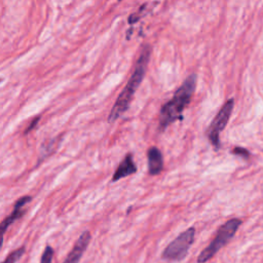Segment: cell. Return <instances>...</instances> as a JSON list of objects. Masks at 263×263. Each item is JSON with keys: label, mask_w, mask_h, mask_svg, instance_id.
Here are the masks:
<instances>
[{"label": "cell", "mask_w": 263, "mask_h": 263, "mask_svg": "<svg viewBox=\"0 0 263 263\" xmlns=\"http://www.w3.org/2000/svg\"><path fill=\"white\" fill-rule=\"evenodd\" d=\"M137 173V165L134 162L133 154L127 153L121 162L118 164L117 168L115 170L113 177H112V182H116L120 179H123L125 177H128L130 175H134Z\"/></svg>", "instance_id": "obj_9"}, {"label": "cell", "mask_w": 263, "mask_h": 263, "mask_svg": "<svg viewBox=\"0 0 263 263\" xmlns=\"http://www.w3.org/2000/svg\"><path fill=\"white\" fill-rule=\"evenodd\" d=\"M118 1H121V0H118Z\"/></svg>", "instance_id": "obj_14"}, {"label": "cell", "mask_w": 263, "mask_h": 263, "mask_svg": "<svg viewBox=\"0 0 263 263\" xmlns=\"http://www.w3.org/2000/svg\"><path fill=\"white\" fill-rule=\"evenodd\" d=\"M240 225L241 220L238 218H231L226 221L218 229L216 236L209 243V246L199 253L197 257V263H206L208 261H210L235 235Z\"/></svg>", "instance_id": "obj_3"}, {"label": "cell", "mask_w": 263, "mask_h": 263, "mask_svg": "<svg viewBox=\"0 0 263 263\" xmlns=\"http://www.w3.org/2000/svg\"><path fill=\"white\" fill-rule=\"evenodd\" d=\"M37 121H38V118H36V119H35V120H34V122H32V123H31V124H30V126H29V128H28V129H27V130H26V133H28V132H30V130H31V129H32V128H33V127H34V126H35V124H36V123H37Z\"/></svg>", "instance_id": "obj_13"}, {"label": "cell", "mask_w": 263, "mask_h": 263, "mask_svg": "<svg viewBox=\"0 0 263 263\" xmlns=\"http://www.w3.org/2000/svg\"><path fill=\"white\" fill-rule=\"evenodd\" d=\"M196 74H190L175 91L173 98L161 107L158 118L159 132L165 130L168 125L177 120H183V112L192 99L196 87Z\"/></svg>", "instance_id": "obj_1"}, {"label": "cell", "mask_w": 263, "mask_h": 263, "mask_svg": "<svg viewBox=\"0 0 263 263\" xmlns=\"http://www.w3.org/2000/svg\"><path fill=\"white\" fill-rule=\"evenodd\" d=\"M195 228L189 227L172 240L161 254V258L165 261L178 262L185 259L190 247L194 241Z\"/></svg>", "instance_id": "obj_4"}, {"label": "cell", "mask_w": 263, "mask_h": 263, "mask_svg": "<svg viewBox=\"0 0 263 263\" xmlns=\"http://www.w3.org/2000/svg\"><path fill=\"white\" fill-rule=\"evenodd\" d=\"M31 200V196H23L20 199L16 200L13 211L11 212V214L9 216H7L1 223H0V250L2 248L3 245V239H4V234L7 230V228L15 221L17 220L23 214H24V210L23 206L28 203Z\"/></svg>", "instance_id": "obj_6"}, {"label": "cell", "mask_w": 263, "mask_h": 263, "mask_svg": "<svg viewBox=\"0 0 263 263\" xmlns=\"http://www.w3.org/2000/svg\"><path fill=\"white\" fill-rule=\"evenodd\" d=\"M52 258H53V250L50 246H46L41 256L40 263H52Z\"/></svg>", "instance_id": "obj_11"}, {"label": "cell", "mask_w": 263, "mask_h": 263, "mask_svg": "<svg viewBox=\"0 0 263 263\" xmlns=\"http://www.w3.org/2000/svg\"><path fill=\"white\" fill-rule=\"evenodd\" d=\"M24 253H25V248L24 247H22L20 249H16L13 252H11L5 258V260L3 262H1V263H16L20 260V258L24 255Z\"/></svg>", "instance_id": "obj_10"}, {"label": "cell", "mask_w": 263, "mask_h": 263, "mask_svg": "<svg viewBox=\"0 0 263 263\" xmlns=\"http://www.w3.org/2000/svg\"><path fill=\"white\" fill-rule=\"evenodd\" d=\"M148 172L150 176H157L163 168V156L156 146H151L147 151Z\"/></svg>", "instance_id": "obj_8"}, {"label": "cell", "mask_w": 263, "mask_h": 263, "mask_svg": "<svg viewBox=\"0 0 263 263\" xmlns=\"http://www.w3.org/2000/svg\"><path fill=\"white\" fill-rule=\"evenodd\" d=\"M233 107H234V100L233 99L227 100L209 125L206 136L209 141L211 142V144L214 146L216 150L220 148V134L226 127L229 121V118L231 116Z\"/></svg>", "instance_id": "obj_5"}, {"label": "cell", "mask_w": 263, "mask_h": 263, "mask_svg": "<svg viewBox=\"0 0 263 263\" xmlns=\"http://www.w3.org/2000/svg\"><path fill=\"white\" fill-rule=\"evenodd\" d=\"M231 153L234 154V155H236V156L242 157V158H245V159H249V158H250V155H251L248 149H246V148H243V147H240V146L234 147V148L232 149Z\"/></svg>", "instance_id": "obj_12"}, {"label": "cell", "mask_w": 263, "mask_h": 263, "mask_svg": "<svg viewBox=\"0 0 263 263\" xmlns=\"http://www.w3.org/2000/svg\"><path fill=\"white\" fill-rule=\"evenodd\" d=\"M90 238H91V235L89 231L82 232L63 263H79L84 251L86 250L90 241Z\"/></svg>", "instance_id": "obj_7"}, {"label": "cell", "mask_w": 263, "mask_h": 263, "mask_svg": "<svg viewBox=\"0 0 263 263\" xmlns=\"http://www.w3.org/2000/svg\"><path fill=\"white\" fill-rule=\"evenodd\" d=\"M150 54H151V49L149 45H145L141 51V54L137 61L136 67L134 69V72L130 76V78L128 79L126 85L124 86V88L122 89V91L119 93V96L117 97L111 111L110 114L108 116V122L109 123H113L114 121H116L129 107L130 102L134 98V95L136 92V90L138 89V87L140 86L146 70H147V66L149 63V59H150Z\"/></svg>", "instance_id": "obj_2"}]
</instances>
